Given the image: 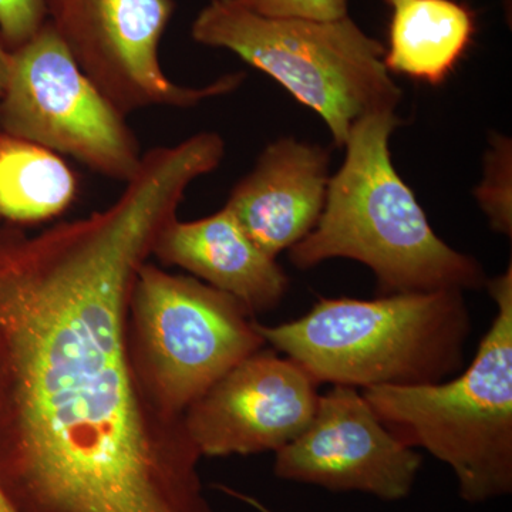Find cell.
Instances as JSON below:
<instances>
[{
	"instance_id": "cell-1",
	"label": "cell",
	"mask_w": 512,
	"mask_h": 512,
	"mask_svg": "<svg viewBox=\"0 0 512 512\" xmlns=\"http://www.w3.org/2000/svg\"><path fill=\"white\" fill-rule=\"evenodd\" d=\"M205 173L190 144L151 148L107 207L0 225V490L19 512H214L184 417L148 399L127 338L138 269Z\"/></svg>"
},
{
	"instance_id": "cell-2",
	"label": "cell",
	"mask_w": 512,
	"mask_h": 512,
	"mask_svg": "<svg viewBox=\"0 0 512 512\" xmlns=\"http://www.w3.org/2000/svg\"><path fill=\"white\" fill-rule=\"evenodd\" d=\"M400 124L396 111L369 114L353 124L318 225L289 249V259L299 269L353 259L372 269L383 295L484 288L483 266L433 231L394 168L389 144Z\"/></svg>"
},
{
	"instance_id": "cell-3",
	"label": "cell",
	"mask_w": 512,
	"mask_h": 512,
	"mask_svg": "<svg viewBox=\"0 0 512 512\" xmlns=\"http://www.w3.org/2000/svg\"><path fill=\"white\" fill-rule=\"evenodd\" d=\"M265 343L320 383L355 389L419 386L458 375L471 330L464 292L320 298L301 318L256 322Z\"/></svg>"
},
{
	"instance_id": "cell-4",
	"label": "cell",
	"mask_w": 512,
	"mask_h": 512,
	"mask_svg": "<svg viewBox=\"0 0 512 512\" xmlns=\"http://www.w3.org/2000/svg\"><path fill=\"white\" fill-rule=\"evenodd\" d=\"M487 288L497 312L466 370L440 383L362 392L400 440L453 470L468 504L512 493V265Z\"/></svg>"
},
{
	"instance_id": "cell-5",
	"label": "cell",
	"mask_w": 512,
	"mask_h": 512,
	"mask_svg": "<svg viewBox=\"0 0 512 512\" xmlns=\"http://www.w3.org/2000/svg\"><path fill=\"white\" fill-rule=\"evenodd\" d=\"M200 45L229 50L281 84L325 121L336 147L357 120L396 111L402 90L384 46L350 18H266L235 0H210L192 23Z\"/></svg>"
},
{
	"instance_id": "cell-6",
	"label": "cell",
	"mask_w": 512,
	"mask_h": 512,
	"mask_svg": "<svg viewBox=\"0 0 512 512\" xmlns=\"http://www.w3.org/2000/svg\"><path fill=\"white\" fill-rule=\"evenodd\" d=\"M127 338L144 392L171 419L266 345L234 296L148 261L131 288Z\"/></svg>"
},
{
	"instance_id": "cell-7",
	"label": "cell",
	"mask_w": 512,
	"mask_h": 512,
	"mask_svg": "<svg viewBox=\"0 0 512 512\" xmlns=\"http://www.w3.org/2000/svg\"><path fill=\"white\" fill-rule=\"evenodd\" d=\"M0 131L124 184L143 158L126 116L84 74L49 22L10 53Z\"/></svg>"
},
{
	"instance_id": "cell-8",
	"label": "cell",
	"mask_w": 512,
	"mask_h": 512,
	"mask_svg": "<svg viewBox=\"0 0 512 512\" xmlns=\"http://www.w3.org/2000/svg\"><path fill=\"white\" fill-rule=\"evenodd\" d=\"M47 22L80 69L124 116L148 107L188 109L231 93L244 73L207 86L173 82L160 62V43L174 0H45Z\"/></svg>"
},
{
	"instance_id": "cell-9",
	"label": "cell",
	"mask_w": 512,
	"mask_h": 512,
	"mask_svg": "<svg viewBox=\"0 0 512 512\" xmlns=\"http://www.w3.org/2000/svg\"><path fill=\"white\" fill-rule=\"evenodd\" d=\"M275 454L274 473L281 480L383 501L409 497L423 463L359 389L340 384L319 397L309 426Z\"/></svg>"
},
{
	"instance_id": "cell-10",
	"label": "cell",
	"mask_w": 512,
	"mask_h": 512,
	"mask_svg": "<svg viewBox=\"0 0 512 512\" xmlns=\"http://www.w3.org/2000/svg\"><path fill=\"white\" fill-rule=\"evenodd\" d=\"M318 386L291 357L262 348L185 410V430L201 457L276 453L311 423Z\"/></svg>"
},
{
	"instance_id": "cell-11",
	"label": "cell",
	"mask_w": 512,
	"mask_h": 512,
	"mask_svg": "<svg viewBox=\"0 0 512 512\" xmlns=\"http://www.w3.org/2000/svg\"><path fill=\"white\" fill-rule=\"evenodd\" d=\"M330 153L292 137L266 146L225 208L249 239L275 258L308 237L328 197Z\"/></svg>"
},
{
	"instance_id": "cell-12",
	"label": "cell",
	"mask_w": 512,
	"mask_h": 512,
	"mask_svg": "<svg viewBox=\"0 0 512 512\" xmlns=\"http://www.w3.org/2000/svg\"><path fill=\"white\" fill-rule=\"evenodd\" d=\"M153 256L234 296L252 315L275 309L289 288L281 265L256 247L225 207L201 220L175 218L158 235Z\"/></svg>"
},
{
	"instance_id": "cell-13",
	"label": "cell",
	"mask_w": 512,
	"mask_h": 512,
	"mask_svg": "<svg viewBox=\"0 0 512 512\" xmlns=\"http://www.w3.org/2000/svg\"><path fill=\"white\" fill-rule=\"evenodd\" d=\"M390 9L384 66L389 73L439 86L477 33L474 10L458 0H383Z\"/></svg>"
},
{
	"instance_id": "cell-14",
	"label": "cell",
	"mask_w": 512,
	"mask_h": 512,
	"mask_svg": "<svg viewBox=\"0 0 512 512\" xmlns=\"http://www.w3.org/2000/svg\"><path fill=\"white\" fill-rule=\"evenodd\" d=\"M79 180L59 154L0 131V220L33 224L72 207Z\"/></svg>"
},
{
	"instance_id": "cell-15",
	"label": "cell",
	"mask_w": 512,
	"mask_h": 512,
	"mask_svg": "<svg viewBox=\"0 0 512 512\" xmlns=\"http://www.w3.org/2000/svg\"><path fill=\"white\" fill-rule=\"evenodd\" d=\"M511 151L510 138L501 134L491 137L483 181L474 192L491 228L507 237L512 232Z\"/></svg>"
},
{
	"instance_id": "cell-16",
	"label": "cell",
	"mask_w": 512,
	"mask_h": 512,
	"mask_svg": "<svg viewBox=\"0 0 512 512\" xmlns=\"http://www.w3.org/2000/svg\"><path fill=\"white\" fill-rule=\"evenodd\" d=\"M46 22L45 0H0V36L10 52L25 45Z\"/></svg>"
},
{
	"instance_id": "cell-17",
	"label": "cell",
	"mask_w": 512,
	"mask_h": 512,
	"mask_svg": "<svg viewBox=\"0 0 512 512\" xmlns=\"http://www.w3.org/2000/svg\"><path fill=\"white\" fill-rule=\"evenodd\" d=\"M266 18L332 20L349 15V0H235Z\"/></svg>"
},
{
	"instance_id": "cell-18",
	"label": "cell",
	"mask_w": 512,
	"mask_h": 512,
	"mask_svg": "<svg viewBox=\"0 0 512 512\" xmlns=\"http://www.w3.org/2000/svg\"><path fill=\"white\" fill-rule=\"evenodd\" d=\"M10 53L12 52L6 47L2 36H0V97H2L3 92H5L6 82H8Z\"/></svg>"
},
{
	"instance_id": "cell-19",
	"label": "cell",
	"mask_w": 512,
	"mask_h": 512,
	"mask_svg": "<svg viewBox=\"0 0 512 512\" xmlns=\"http://www.w3.org/2000/svg\"><path fill=\"white\" fill-rule=\"evenodd\" d=\"M0 512H19L13 507V504L10 503L8 497H6L2 490H0Z\"/></svg>"
},
{
	"instance_id": "cell-20",
	"label": "cell",
	"mask_w": 512,
	"mask_h": 512,
	"mask_svg": "<svg viewBox=\"0 0 512 512\" xmlns=\"http://www.w3.org/2000/svg\"><path fill=\"white\" fill-rule=\"evenodd\" d=\"M235 497H239V500H242V501H247L248 504H251L252 507H255V508H258L259 511H262V512H269L268 510H266L265 507H262L261 504L258 503V501H255V500H252V498H249L247 497V495H239L238 493L235 494Z\"/></svg>"
},
{
	"instance_id": "cell-21",
	"label": "cell",
	"mask_w": 512,
	"mask_h": 512,
	"mask_svg": "<svg viewBox=\"0 0 512 512\" xmlns=\"http://www.w3.org/2000/svg\"><path fill=\"white\" fill-rule=\"evenodd\" d=\"M505 9H508V18H511V0H503Z\"/></svg>"
}]
</instances>
